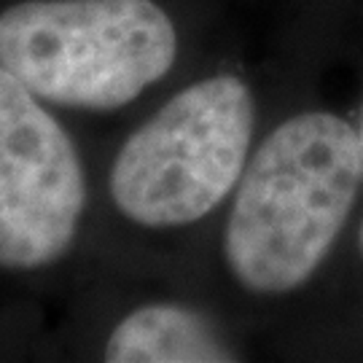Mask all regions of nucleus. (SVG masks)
Returning a JSON list of instances; mask_svg holds the SVG:
<instances>
[{"label":"nucleus","instance_id":"nucleus-6","mask_svg":"<svg viewBox=\"0 0 363 363\" xmlns=\"http://www.w3.org/2000/svg\"><path fill=\"white\" fill-rule=\"evenodd\" d=\"M361 250H363V226H361Z\"/></svg>","mask_w":363,"mask_h":363},{"label":"nucleus","instance_id":"nucleus-1","mask_svg":"<svg viewBox=\"0 0 363 363\" xmlns=\"http://www.w3.org/2000/svg\"><path fill=\"white\" fill-rule=\"evenodd\" d=\"M363 181V145L345 118L310 111L283 121L237 183L223 253L253 294H291L331 253Z\"/></svg>","mask_w":363,"mask_h":363},{"label":"nucleus","instance_id":"nucleus-2","mask_svg":"<svg viewBox=\"0 0 363 363\" xmlns=\"http://www.w3.org/2000/svg\"><path fill=\"white\" fill-rule=\"evenodd\" d=\"M175 57V25L154 0H25L0 13V67L40 103L116 111Z\"/></svg>","mask_w":363,"mask_h":363},{"label":"nucleus","instance_id":"nucleus-5","mask_svg":"<svg viewBox=\"0 0 363 363\" xmlns=\"http://www.w3.org/2000/svg\"><path fill=\"white\" fill-rule=\"evenodd\" d=\"M111 363H218L234 361L218 328L183 304H145L130 312L105 345Z\"/></svg>","mask_w":363,"mask_h":363},{"label":"nucleus","instance_id":"nucleus-3","mask_svg":"<svg viewBox=\"0 0 363 363\" xmlns=\"http://www.w3.org/2000/svg\"><path fill=\"white\" fill-rule=\"evenodd\" d=\"M256 108L237 76L196 81L121 145L111 196L148 229L189 226L218 208L247 164Z\"/></svg>","mask_w":363,"mask_h":363},{"label":"nucleus","instance_id":"nucleus-4","mask_svg":"<svg viewBox=\"0 0 363 363\" xmlns=\"http://www.w3.org/2000/svg\"><path fill=\"white\" fill-rule=\"evenodd\" d=\"M86 208L73 140L40 100L0 67V269H40L65 256Z\"/></svg>","mask_w":363,"mask_h":363}]
</instances>
